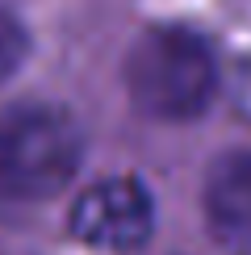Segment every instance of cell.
<instances>
[{"label":"cell","mask_w":251,"mask_h":255,"mask_svg":"<svg viewBox=\"0 0 251 255\" xmlns=\"http://www.w3.org/2000/svg\"><path fill=\"white\" fill-rule=\"evenodd\" d=\"M134 109L155 122H188L209 109L218 92L214 50L184 25H151L130 46L122 67Z\"/></svg>","instance_id":"obj_1"},{"label":"cell","mask_w":251,"mask_h":255,"mask_svg":"<svg viewBox=\"0 0 251 255\" xmlns=\"http://www.w3.org/2000/svg\"><path fill=\"white\" fill-rule=\"evenodd\" d=\"M84 134L59 105H13L0 113V193L42 201L80 167Z\"/></svg>","instance_id":"obj_2"},{"label":"cell","mask_w":251,"mask_h":255,"mask_svg":"<svg viewBox=\"0 0 251 255\" xmlns=\"http://www.w3.org/2000/svg\"><path fill=\"white\" fill-rule=\"evenodd\" d=\"M155 230V197L142 180L113 176L84 188L71 205V235L97 251H138Z\"/></svg>","instance_id":"obj_3"},{"label":"cell","mask_w":251,"mask_h":255,"mask_svg":"<svg viewBox=\"0 0 251 255\" xmlns=\"http://www.w3.org/2000/svg\"><path fill=\"white\" fill-rule=\"evenodd\" d=\"M205 222L209 235L230 251L251 247V151H226L205 176Z\"/></svg>","instance_id":"obj_4"},{"label":"cell","mask_w":251,"mask_h":255,"mask_svg":"<svg viewBox=\"0 0 251 255\" xmlns=\"http://www.w3.org/2000/svg\"><path fill=\"white\" fill-rule=\"evenodd\" d=\"M21 59H25V29L8 8H0V80L13 76Z\"/></svg>","instance_id":"obj_5"},{"label":"cell","mask_w":251,"mask_h":255,"mask_svg":"<svg viewBox=\"0 0 251 255\" xmlns=\"http://www.w3.org/2000/svg\"><path fill=\"white\" fill-rule=\"evenodd\" d=\"M235 105H239V113L251 122V59L239 67V76H235Z\"/></svg>","instance_id":"obj_6"}]
</instances>
